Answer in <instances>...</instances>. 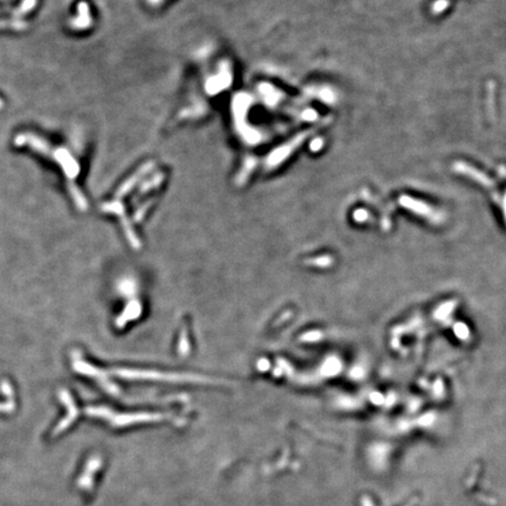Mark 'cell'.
<instances>
[{
    "mask_svg": "<svg viewBox=\"0 0 506 506\" xmlns=\"http://www.w3.org/2000/svg\"><path fill=\"white\" fill-rule=\"evenodd\" d=\"M16 144L18 145H27L32 148L36 153H40L45 156H48L53 158L56 163H59L63 170L64 171L69 179H74L79 175L78 162L75 161L74 157L70 155L68 151L64 150L63 148H55L48 142H46L44 139H41L38 135L32 133H24L18 135L16 137Z\"/></svg>",
    "mask_w": 506,
    "mask_h": 506,
    "instance_id": "1",
    "label": "cell"
},
{
    "mask_svg": "<svg viewBox=\"0 0 506 506\" xmlns=\"http://www.w3.org/2000/svg\"><path fill=\"white\" fill-rule=\"evenodd\" d=\"M454 170L456 171V173L462 174V175L470 176L471 178H474V181L479 182L480 184H483L484 187L492 188L494 184V183L492 182L489 177H486L484 174L480 173V171H478L477 169H474V167H471V165L466 164V163H464V162H455Z\"/></svg>",
    "mask_w": 506,
    "mask_h": 506,
    "instance_id": "2",
    "label": "cell"
},
{
    "mask_svg": "<svg viewBox=\"0 0 506 506\" xmlns=\"http://www.w3.org/2000/svg\"><path fill=\"white\" fill-rule=\"evenodd\" d=\"M401 204H403L404 206L408 207V209L412 210L414 212L421 213V215H424V216L431 215V217H432V215H434V211H432V209H430L428 205L422 203V202L416 201V199L409 198V197H407V196L402 197Z\"/></svg>",
    "mask_w": 506,
    "mask_h": 506,
    "instance_id": "3",
    "label": "cell"
},
{
    "mask_svg": "<svg viewBox=\"0 0 506 506\" xmlns=\"http://www.w3.org/2000/svg\"><path fill=\"white\" fill-rule=\"evenodd\" d=\"M486 108H488L489 116L492 121L496 119V103H494V97H496V82L494 81H489L486 84Z\"/></svg>",
    "mask_w": 506,
    "mask_h": 506,
    "instance_id": "4",
    "label": "cell"
},
{
    "mask_svg": "<svg viewBox=\"0 0 506 506\" xmlns=\"http://www.w3.org/2000/svg\"><path fill=\"white\" fill-rule=\"evenodd\" d=\"M449 5H450L449 0H437V1L434 2V5H432L430 12L434 14V16H438V14L443 13L444 11L449 7Z\"/></svg>",
    "mask_w": 506,
    "mask_h": 506,
    "instance_id": "5",
    "label": "cell"
},
{
    "mask_svg": "<svg viewBox=\"0 0 506 506\" xmlns=\"http://www.w3.org/2000/svg\"><path fill=\"white\" fill-rule=\"evenodd\" d=\"M499 174H500V175H503V176H506V168L503 167V165H500V167H499Z\"/></svg>",
    "mask_w": 506,
    "mask_h": 506,
    "instance_id": "6",
    "label": "cell"
}]
</instances>
